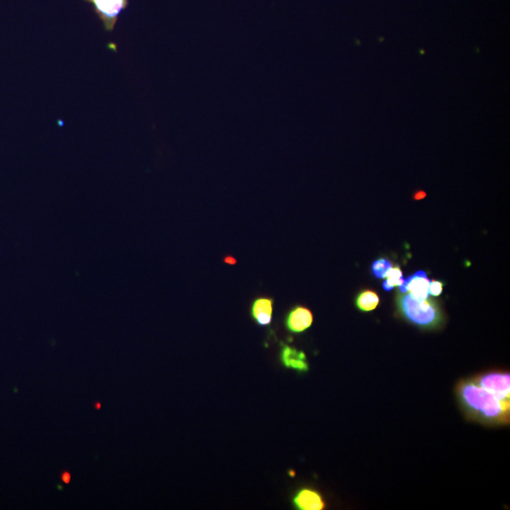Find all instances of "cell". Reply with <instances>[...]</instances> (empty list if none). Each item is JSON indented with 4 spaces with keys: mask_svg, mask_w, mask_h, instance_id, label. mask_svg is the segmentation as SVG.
I'll use <instances>...</instances> for the list:
<instances>
[{
    "mask_svg": "<svg viewBox=\"0 0 510 510\" xmlns=\"http://www.w3.org/2000/svg\"><path fill=\"white\" fill-rule=\"evenodd\" d=\"M457 394L469 414L480 421L488 424L509 422V408L474 381L462 382L457 387Z\"/></svg>",
    "mask_w": 510,
    "mask_h": 510,
    "instance_id": "6da1fadb",
    "label": "cell"
},
{
    "mask_svg": "<svg viewBox=\"0 0 510 510\" xmlns=\"http://www.w3.org/2000/svg\"><path fill=\"white\" fill-rule=\"evenodd\" d=\"M398 308L409 323L422 328L431 329L440 326L443 313L436 302L429 298L418 300L411 294L403 293L397 299Z\"/></svg>",
    "mask_w": 510,
    "mask_h": 510,
    "instance_id": "7a4b0ae2",
    "label": "cell"
},
{
    "mask_svg": "<svg viewBox=\"0 0 510 510\" xmlns=\"http://www.w3.org/2000/svg\"><path fill=\"white\" fill-rule=\"evenodd\" d=\"M474 382L495 395L506 408H510L509 373L499 372L485 373L474 379Z\"/></svg>",
    "mask_w": 510,
    "mask_h": 510,
    "instance_id": "3957f363",
    "label": "cell"
},
{
    "mask_svg": "<svg viewBox=\"0 0 510 510\" xmlns=\"http://www.w3.org/2000/svg\"><path fill=\"white\" fill-rule=\"evenodd\" d=\"M94 8L105 31L113 32L116 28L120 13L123 12L129 0H84Z\"/></svg>",
    "mask_w": 510,
    "mask_h": 510,
    "instance_id": "277c9868",
    "label": "cell"
},
{
    "mask_svg": "<svg viewBox=\"0 0 510 510\" xmlns=\"http://www.w3.org/2000/svg\"><path fill=\"white\" fill-rule=\"evenodd\" d=\"M313 321V313L310 309L297 305L286 313L283 323L286 331L290 334L299 335L309 329L312 326Z\"/></svg>",
    "mask_w": 510,
    "mask_h": 510,
    "instance_id": "5b68a950",
    "label": "cell"
},
{
    "mask_svg": "<svg viewBox=\"0 0 510 510\" xmlns=\"http://www.w3.org/2000/svg\"><path fill=\"white\" fill-rule=\"evenodd\" d=\"M274 300L271 297H257L250 308V316L258 326L269 327L274 321Z\"/></svg>",
    "mask_w": 510,
    "mask_h": 510,
    "instance_id": "8992f818",
    "label": "cell"
},
{
    "mask_svg": "<svg viewBox=\"0 0 510 510\" xmlns=\"http://www.w3.org/2000/svg\"><path fill=\"white\" fill-rule=\"evenodd\" d=\"M431 281L424 271H417L403 280L399 286L402 293H410L414 298L425 300L429 298V285Z\"/></svg>",
    "mask_w": 510,
    "mask_h": 510,
    "instance_id": "52a82bcc",
    "label": "cell"
},
{
    "mask_svg": "<svg viewBox=\"0 0 510 510\" xmlns=\"http://www.w3.org/2000/svg\"><path fill=\"white\" fill-rule=\"evenodd\" d=\"M280 361L286 369L294 370L299 373H307L309 370L307 356L304 351L283 343L281 344Z\"/></svg>",
    "mask_w": 510,
    "mask_h": 510,
    "instance_id": "ba28073f",
    "label": "cell"
},
{
    "mask_svg": "<svg viewBox=\"0 0 510 510\" xmlns=\"http://www.w3.org/2000/svg\"><path fill=\"white\" fill-rule=\"evenodd\" d=\"M293 506L300 510H321L326 507L323 496L317 490L304 488L293 498Z\"/></svg>",
    "mask_w": 510,
    "mask_h": 510,
    "instance_id": "9c48e42d",
    "label": "cell"
},
{
    "mask_svg": "<svg viewBox=\"0 0 510 510\" xmlns=\"http://www.w3.org/2000/svg\"><path fill=\"white\" fill-rule=\"evenodd\" d=\"M379 302H380V299H379L377 293L373 290L362 291L356 300L357 308L363 312L375 310L378 307Z\"/></svg>",
    "mask_w": 510,
    "mask_h": 510,
    "instance_id": "30bf717a",
    "label": "cell"
},
{
    "mask_svg": "<svg viewBox=\"0 0 510 510\" xmlns=\"http://www.w3.org/2000/svg\"><path fill=\"white\" fill-rule=\"evenodd\" d=\"M387 280L383 283L384 290L391 291L395 286H400L403 283V272L399 267H392L389 274L387 275Z\"/></svg>",
    "mask_w": 510,
    "mask_h": 510,
    "instance_id": "8fae6325",
    "label": "cell"
},
{
    "mask_svg": "<svg viewBox=\"0 0 510 510\" xmlns=\"http://www.w3.org/2000/svg\"><path fill=\"white\" fill-rule=\"evenodd\" d=\"M391 261L386 258L377 259L373 263L372 271L373 275L378 279H386L387 275L392 269Z\"/></svg>",
    "mask_w": 510,
    "mask_h": 510,
    "instance_id": "7c38bea8",
    "label": "cell"
},
{
    "mask_svg": "<svg viewBox=\"0 0 510 510\" xmlns=\"http://www.w3.org/2000/svg\"><path fill=\"white\" fill-rule=\"evenodd\" d=\"M443 283L441 281H431L429 285V295L434 297L440 296L443 293Z\"/></svg>",
    "mask_w": 510,
    "mask_h": 510,
    "instance_id": "4fadbf2b",
    "label": "cell"
},
{
    "mask_svg": "<svg viewBox=\"0 0 510 510\" xmlns=\"http://www.w3.org/2000/svg\"><path fill=\"white\" fill-rule=\"evenodd\" d=\"M417 195H419V196H415V199H422V198L424 197L425 194L424 192H421V193L417 194Z\"/></svg>",
    "mask_w": 510,
    "mask_h": 510,
    "instance_id": "5bb4252c",
    "label": "cell"
}]
</instances>
